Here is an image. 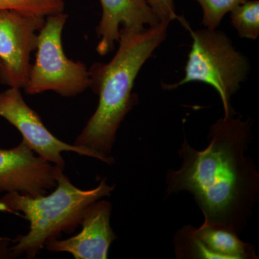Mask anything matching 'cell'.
Returning <instances> with one entry per match:
<instances>
[{"label":"cell","mask_w":259,"mask_h":259,"mask_svg":"<svg viewBox=\"0 0 259 259\" xmlns=\"http://www.w3.org/2000/svg\"><path fill=\"white\" fill-rule=\"evenodd\" d=\"M234 115L210 126L204 150L192 147L185 136L178 150L182 163L178 169L167 171L165 194L188 192L203 214V223L239 234L258 201L259 174L246 155L251 121Z\"/></svg>","instance_id":"6da1fadb"},{"label":"cell","mask_w":259,"mask_h":259,"mask_svg":"<svg viewBox=\"0 0 259 259\" xmlns=\"http://www.w3.org/2000/svg\"><path fill=\"white\" fill-rule=\"evenodd\" d=\"M169 23L160 22L141 32L120 28L118 50L107 64L95 63L89 69L90 88L99 96L95 113L87 122L74 145L96 153L101 161L115 163L111 156L119 127L139 102L133 93L140 70L166 40Z\"/></svg>","instance_id":"7a4b0ae2"},{"label":"cell","mask_w":259,"mask_h":259,"mask_svg":"<svg viewBox=\"0 0 259 259\" xmlns=\"http://www.w3.org/2000/svg\"><path fill=\"white\" fill-rule=\"evenodd\" d=\"M63 171L55 165L57 185L49 195L29 197L14 192L0 197V212L18 214L30 224L27 234L13 239V258L25 254L29 259L35 258L47 241L59 239L63 233H74L89 204L110 197L115 190V185H109L105 177L95 188L80 190Z\"/></svg>","instance_id":"3957f363"},{"label":"cell","mask_w":259,"mask_h":259,"mask_svg":"<svg viewBox=\"0 0 259 259\" xmlns=\"http://www.w3.org/2000/svg\"><path fill=\"white\" fill-rule=\"evenodd\" d=\"M192 49L185 66V75L179 82L163 84L165 90H175L192 81L207 83L221 97L224 117L236 115L232 108V97L248 78L250 64L248 59L233 47L231 39L217 29L192 30Z\"/></svg>","instance_id":"277c9868"},{"label":"cell","mask_w":259,"mask_h":259,"mask_svg":"<svg viewBox=\"0 0 259 259\" xmlns=\"http://www.w3.org/2000/svg\"><path fill=\"white\" fill-rule=\"evenodd\" d=\"M47 18L37 35L36 58L24 90L30 95L53 91L62 97L76 96L90 88V77L86 65L65 55L62 32L68 15L63 12Z\"/></svg>","instance_id":"5b68a950"},{"label":"cell","mask_w":259,"mask_h":259,"mask_svg":"<svg viewBox=\"0 0 259 259\" xmlns=\"http://www.w3.org/2000/svg\"><path fill=\"white\" fill-rule=\"evenodd\" d=\"M44 17L13 10L0 11V83L9 88H25L30 56L36 50L37 35Z\"/></svg>","instance_id":"8992f818"},{"label":"cell","mask_w":259,"mask_h":259,"mask_svg":"<svg viewBox=\"0 0 259 259\" xmlns=\"http://www.w3.org/2000/svg\"><path fill=\"white\" fill-rule=\"evenodd\" d=\"M0 117L18 130L23 140L34 153L63 170L65 161L61 153L71 151L101 161L88 148L70 145L55 137L44 125L40 116L27 105L20 89L10 88L0 92Z\"/></svg>","instance_id":"52a82bcc"},{"label":"cell","mask_w":259,"mask_h":259,"mask_svg":"<svg viewBox=\"0 0 259 259\" xmlns=\"http://www.w3.org/2000/svg\"><path fill=\"white\" fill-rule=\"evenodd\" d=\"M54 171L55 165L35 155L23 141L15 147L0 148V193L46 195L57 185Z\"/></svg>","instance_id":"ba28073f"},{"label":"cell","mask_w":259,"mask_h":259,"mask_svg":"<svg viewBox=\"0 0 259 259\" xmlns=\"http://www.w3.org/2000/svg\"><path fill=\"white\" fill-rule=\"evenodd\" d=\"M112 205L105 199L89 204L83 212L79 234L68 239L47 241L46 249L67 252L76 259H105L112 242L117 238L110 226Z\"/></svg>","instance_id":"9c48e42d"},{"label":"cell","mask_w":259,"mask_h":259,"mask_svg":"<svg viewBox=\"0 0 259 259\" xmlns=\"http://www.w3.org/2000/svg\"><path fill=\"white\" fill-rule=\"evenodd\" d=\"M102 15L97 28L100 40L96 50L100 56L108 54L120 37V26L141 32L160 23L146 0H100Z\"/></svg>","instance_id":"30bf717a"},{"label":"cell","mask_w":259,"mask_h":259,"mask_svg":"<svg viewBox=\"0 0 259 259\" xmlns=\"http://www.w3.org/2000/svg\"><path fill=\"white\" fill-rule=\"evenodd\" d=\"M199 238L219 259H257L255 248L240 239L238 233L221 226L202 223L196 228Z\"/></svg>","instance_id":"8fae6325"},{"label":"cell","mask_w":259,"mask_h":259,"mask_svg":"<svg viewBox=\"0 0 259 259\" xmlns=\"http://www.w3.org/2000/svg\"><path fill=\"white\" fill-rule=\"evenodd\" d=\"M174 244L177 258L219 259L204 244L194 226H184L179 230L175 233Z\"/></svg>","instance_id":"7c38bea8"},{"label":"cell","mask_w":259,"mask_h":259,"mask_svg":"<svg viewBox=\"0 0 259 259\" xmlns=\"http://www.w3.org/2000/svg\"><path fill=\"white\" fill-rule=\"evenodd\" d=\"M231 25L238 35L255 40L259 35V1L247 0L231 12Z\"/></svg>","instance_id":"4fadbf2b"},{"label":"cell","mask_w":259,"mask_h":259,"mask_svg":"<svg viewBox=\"0 0 259 259\" xmlns=\"http://www.w3.org/2000/svg\"><path fill=\"white\" fill-rule=\"evenodd\" d=\"M64 0H0L1 10L46 17L64 12Z\"/></svg>","instance_id":"5bb4252c"},{"label":"cell","mask_w":259,"mask_h":259,"mask_svg":"<svg viewBox=\"0 0 259 259\" xmlns=\"http://www.w3.org/2000/svg\"><path fill=\"white\" fill-rule=\"evenodd\" d=\"M203 11L202 25L206 28L215 30L225 15L247 0H195Z\"/></svg>","instance_id":"9a60e30c"},{"label":"cell","mask_w":259,"mask_h":259,"mask_svg":"<svg viewBox=\"0 0 259 259\" xmlns=\"http://www.w3.org/2000/svg\"><path fill=\"white\" fill-rule=\"evenodd\" d=\"M160 22L171 23L178 19L175 0H146Z\"/></svg>","instance_id":"2e32d148"},{"label":"cell","mask_w":259,"mask_h":259,"mask_svg":"<svg viewBox=\"0 0 259 259\" xmlns=\"http://www.w3.org/2000/svg\"><path fill=\"white\" fill-rule=\"evenodd\" d=\"M13 243V239L0 236V259L14 258L11 250Z\"/></svg>","instance_id":"e0dca14e"}]
</instances>
